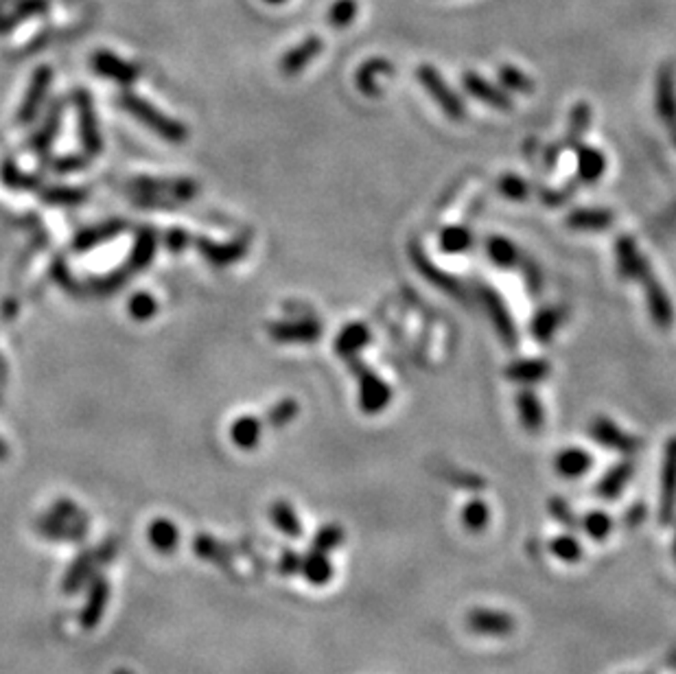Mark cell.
<instances>
[{"label":"cell","mask_w":676,"mask_h":674,"mask_svg":"<svg viewBox=\"0 0 676 674\" xmlns=\"http://www.w3.org/2000/svg\"><path fill=\"white\" fill-rule=\"evenodd\" d=\"M348 366H351L353 374L359 381V407L364 414H381L390 405L392 401V390L375 370H370L359 357L346 359Z\"/></svg>","instance_id":"6da1fadb"},{"label":"cell","mask_w":676,"mask_h":674,"mask_svg":"<svg viewBox=\"0 0 676 674\" xmlns=\"http://www.w3.org/2000/svg\"><path fill=\"white\" fill-rule=\"evenodd\" d=\"M121 103H123V108L127 110V112H130L132 116H136L143 125H147L149 130L156 132L158 136L164 138V141L182 142L188 134L185 125L177 123V121L174 119H169V116H164L163 112H158L152 103H147L145 99L132 95V92H123V95H121Z\"/></svg>","instance_id":"7a4b0ae2"},{"label":"cell","mask_w":676,"mask_h":674,"mask_svg":"<svg viewBox=\"0 0 676 674\" xmlns=\"http://www.w3.org/2000/svg\"><path fill=\"white\" fill-rule=\"evenodd\" d=\"M676 515V436L666 443L661 464V486H659V521L670 526Z\"/></svg>","instance_id":"3957f363"},{"label":"cell","mask_w":676,"mask_h":674,"mask_svg":"<svg viewBox=\"0 0 676 674\" xmlns=\"http://www.w3.org/2000/svg\"><path fill=\"white\" fill-rule=\"evenodd\" d=\"M417 75H418V81L423 84V88L427 90V95L434 99V101L438 103V106H440V110L449 116V119H453V121L464 119L462 99H459L456 92H453L451 88L447 86V81L442 79V75L438 73L434 66H420Z\"/></svg>","instance_id":"277c9868"},{"label":"cell","mask_w":676,"mask_h":674,"mask_svg":"<svg viewBox=\"0 0 676 674\" xmlns=\"http://www.w3.org/2000/svg\"><path fill=\"white\" fill-rule=\"evenodd\" d=\"M467 627L470 633L480 635V637L503 639L514 633L517 622H514V617L506 611L478 606V609H470L467 613Z\"/></svg>","instance_id":"5b68a950"},{"label":"cell","mask_w":676,"mask_h":674,"mask_svg":"<svg viewBox=\"0 0 676 674\" xmlns=\"http://www.w3.org/2000/svg\"><path fill=\"white\" fill-rule=\"evenodd\" d=\"M589 434L597 445L618 453H624V456H635V453L641 449V440L637 438V436L624 432L618 423L607 416L593 418L589 425Z\"/></svg>","instance_id":"8992f818"},{"label":"cell","mask_w":676,"mask_h":674,"mask_svg":"<svg viewBox=\"0 0 676 674\" xmlns=\"http://www.w3.org/2000/svg\"><path fill=\"white\" fill-rule=\"evenodd\" d=\"M637 280H639L641 287H644V291H646L648 311H650L652 322H655L659 329L672 327L674 307H672V302H670L668 291L663 290V285L659 283L655 272L650 269V265H646L644 272L639 274V279H637Z\"/></svg>","instance_id":"52a82bcc"},{"label":"cell","mask_w":676,"mask_h":674,"mask_svg":"<svg viewBox=\"0 0 676 674\" xmlns=\"http://www.w3.org/2000/svg\"><path fill=\"white\" fill-rule=\"evenodd\" d=\"M478 294L481 305H484L486 313H489L492 327H495L497 335L502 337V342L506 346L517 344V327H514L512 316H510L506 302L502 300V296L489 285H478Z\"/></svg>","instance_id":"ba28073f"},{"label":"cell","mask_w":676,"mask_h":674,"mask_svg":"<svg viewBox=\"0 0 676 674\" xmlns=\"http://www.w3.org/2000/svg\"><path fill=\"white\" fill-rule=\"evenodd\" d=\"M271 340L285 342V344H309L318 342L322 335V324L318 320H287V322L269 324Z\"/></svg>","instance_id":"9c48e42d"},{"label":"cell","mask_w":676,"mask_h":674,"mask_svg":"<svg viewBox=\"0 0 676 674\" xmlns=\"http://www.w3.org/2000/svg\"><path fill=\"white\" fill-rule=\"evenodd\" d=\"M392 73H395V66H392V62H387V59L384 58H373L359 66L357 75H354V81H357L359 92H362L364 97L376 99V97H381V92H384V79L392 77Z\"/></svg>","instance_id":"30bf717a"},{"label":"cell","mask_w":676,"mask_h":674,"mask_svg":"<svg viewBox=\"0 0 676 674\" xmlns=\"http://www.w3.org/2000/svg\"><path fill=\"white\" fill-rule=\"evenodd\" d=\"M110 602V584L103 576H94L88 589V598L79 611V624L86 631H92L99 622L103 620V613Z\"/></svg>","instance_id":"8fae6325"},{"label":"cell","mask_w":676,"mask_h":674,"mask_svg":"<svg viewBox=\"0 0 676 674\" xmlns=\"http://www.w3.org/2000/svg\"><path fill=\"white\" fill-rule=\"evenodd\" d=\"M462 84L464 88H467V92L470 97H475L478 101L486 103V106L502 110V112L512 110V99L508 97V92L502 90V88H497L495 84H491V81H486L481 75L467 73L462 77Z\"/></svg>","instance_id":"7c38bea8"},{"label":"cell","mask_w":676,"mask_h":674,"mask_svg":"<svg viewBox=\"0 0 676 674\" xmlns=\"http://www.w3.org/2000/svg\"><path fill=\"white\" fill-rule=\"evenodd\" d=\"M409 257H412L414 268H417L431 285H436L438 290H442L445 294L462 296V285H459V280L453 279V276H449L447 272H442V269H438L436 265H431L429 258H427V254L420 250L418 243H412V246H409Z\"/></svg>","instance_id":"4fadbf2b"},{"label":"cell","mask_w":676,"mask_h":674,"mask_svg":"<svg viewBox=\"0 0 676 674\" xmlns=\"http://www.w3.org/2000/svg\"><path fill=\"white\" fill-rule=\"evenodd\" d=\"M615 257H618V272L622 279L637 280L639 274L644 272L648 265V258L639 252L637 241L630 235H622L615 243Z\"/></svg>","instance_id":"5bb4252c"},{"label":"cell","mask_w":676,"mask_h":674,"mask_svg":"<svg viewBox=\"0 0 676 674\" xmlns=\"http://www.w3.org/2000/svg\"><path fill=\"white\" fill-rule=\"evenodd\" d=\"M635 475V462L633 460H624L615 467L608 469L607 473L602 475L600 482L596 486V493L600 500L604 501H615L619 500V495L624 493V489L628 486L630 479Z\"/></svg>","instance_id":"9a60e30c"},{"label":"cell","mask_w":676,"mask_h":674,"mask_svg":"<svg viewBox=\"0 0 676 674\" xmlns=\"http://www.w3.org/2000/svg\"><path fill=\"white\" fill-rule=\"evenodd\" d=\"M320 51H322V40H320L318 36L304 37L298 47L290 48V51L282 55L280 70L285 75H298L302 68H307V66L318 58Z\"/></svg>","instance_id":"2e32d148"},{"label":"cell","mask_w":676,"mask_h":674,"mask_svg":"<svg viewBox=\"0 0 676 674\" xmlns=\"http://www.w3.org/2000/svg\"><path fill=\"white\" fill-rule=\"evenodd\" d=\"M593 467V456L585 451L583 447H567V449L558 451L556 460H554V469L565 479H578Z\"/></svg>","instance_id":"e0dca14e"},{"label":"cell","mask_w":676,"mask_h":674,"mask_svg":"<svg viewBox=\"0 0 676 674\" xmlns=\"http://www.w3.org/2000/svg\"><path fill=\"white\" fill-rule=\"evenodd\" d=\"M657 112L670 125H676V92H674V70L666 64L657 75Z\"/></svg>","instance_id":"ac0fdd59"},{"label":"cell","mask_w":676,"mask_h":674,"mask_svg":"<svg viewBox=\"0 0 676 674\" xmlns=\"http://www.w3.org/2000/svg\"><path fill=\"white\" fill-rule=\"evenodd\" d=\"M92 66H94V70H97L99 75L108 77V79L119 81V84H123V86L132 84V81H134L136 75H138L136 66H132L130 62H125V59L116 58L114 53H108V51L94 53Z\"/></svg>","instance_id":"d6986e66"},{"label":"cell","mask_w":676,"mask_h":674,"mask_svg":"<svg viewBox=\"0 0 676 674\" xmlns=\"http://www.w3.org/2000/svg\"><path fill=\"white\" fill-rule=\"evenodd\" d=\"M370 340H373V335H370L368 324L351 322L340 331V335H337L335 353L342 359L357 357L359 351H364V348L370 344Z\"/></svg>","instance_id":"ffe728a7"},{"label":"cell","mask_w":676,"mask_h":674,"mask_svg":"<svg viewBox=\"0 0 676 674\" xmlns=\"http://www.w3.org/2000/svg\"><path fill=\"white\" fill-rule=\"evenodd\" d=\"M147 541L153 550L160 554H174L180 545V530L171 519L158 517L149 523L147 528Z\"/></svg>","instance_id":"44dd1931"},{"label":"cell","mask_w":676,"mask_h":674,"mask_svg":"<svg viewBox=\"0 0 676 674\" xmlns=\"http://www.w3.org/2000/svg\"><path fill=\"white\" fill-rule=\"evenodd\" d=\"M301 572L309 584H313V587H324V584L331 583L335 569L326 552L312 550L307 556H302Z\"/></svg>","instance_id":"7402d4cb"},{"label":"cell","mask_w":676,"mask_h":674,"mask_svg":"<svg viewBox=\"0 0 676 674\" xmlns=\"http://www.w3.org/2000/svg\"><path fill=\"white\" fill-rule=\"evenodd\" d=\"M615 222L613 213L607 208H576L567 215V226L583 232H600L611 228Z\"/></svg>","instance_id":"603a6c76"},{"label":"cell","mask_w":676,"mask_h":674,"mask_svg":"<svg viewBox=\"0 0 676 674\" xmlns=\"http://www.w3.org/2000/svg\"><path fill=\"white\" fill-rule=\"evenodd\" d=\"M503 373L514 384H539L550 374V362H545V359H517V362L508 363Z\"/></svg>","instance_id":"cb8c5ba5"},{"label":"cell","mask_w":676,"mask_h":674,"mask_svg":"<svg viewBox=\"0 0 676 674\" xmlns=\"http://www.w3.org/2000/svg\"><path fill=\"white\" fill-rule=\"evenodd\" d=\"M77 110H79V130H81V138H84V147L88 149V153H99L101 152L103 142H101V134H99L97 121H94V112L90 106V99L84 92V95H77Z\"/></svg>","instance_id":"d4e9b609"},{"label":"cell","mask_w":676,"mask_h":674,"mask_svg":"<svg viewBox=\"0 0 676 674\" xmlns=\"http://www.w3.org/2000/svg\"><path fill=\"white\" fill-rule=\"evenodd\" d=\"M517 412H519V421L528 429L530 434H539L543 429V423H545V412H543V405L539 401V396L534 395L532 390H521L517 395Z\"/></svg>","instance_id":"484cf974"},{"label":"cell","mask_w":676,"mask_h":674,"mask_svg":"<svg viewBox=\"0 0 676 674\" xmlns=\"http://www.w3.org/2000/svg\"><path fill=\"white\" fill-rule=\"evenodd\" d=\"M269 519L274 523L279 532L285 534L290 539H301L302 537V521L298 517V512L293 511V506L285 500H276L269 506Z\"/></svg>","instance_id":"4316f807"},{"label":"cell","mask_w":676,"mask_h":674,"mask_svg":"<svg viewBox=\"0 0 676 674\" xmlns=\"http://www.w3.org/2000/svg\"><path fill=\"white\" fill-rule=\"evenodd\" d=\"M94 563H97L94 552H84V554L77 556L73 565L66 569L64 580H62V591H66V594H75V591H79L81 587H84L88 580L92 578Z\"/></svg>","instance_id":"83f0119b"},{"label":"cell","mask_w":676,"mask_h":674,"mask_svg":"<svg viewBox=\"0 0 676 674\" xmlns=\"http://www.w3.org/2000/svg\"><path fill=\"white\" fill-rule=\"evenodd\" d=\"M565 320V311L561 307H545L536 313L532 320V337H534L539 344H550L552 337L556 335V331L561 329Z\"/></svg>","instance_id":"f1b7e54d"},{"label":"cell","mask_w":676,"mask_h":674,"mask_svg":"<svg viewBox=\"0 0 676 674\" xmlns=\"http://www.w3.org/2000/svg\"><path fill=\"white\" fill-rule=\"evenodd\" d=\"M48 84H51V70H48V68H40L36 73V77H33V81H31V86H29V92H26L25 101H22V110H20V114H18L20 123H26V121H31L33 116H36V112H37V108H40L44 95H47Z\"/></svg>","instance_id":"f546056e"},{"label":"cell","mask_w":676,"mask_h":674,"mask_svg":"<svg viewBox=\"0 0 676 674\" xmlns=\"http://www.w3.org/2000/svg\"><path fill=\"white\" fill-rule=\"evenodd\" d=\"M197 246H199V252H202L210 263L217 265V268H226V265L239 261L243 254L248 252L246 241H235V243H226V246H215V243L199 239Z\"/></svg>","instance_id":"4dcf8cb0"},{"label":"cell","mask_w":676,"mask_h":674,"mask_svg":"<svg viewBox=\"0 0 676 674\" xmlns=\"http://www.w3.org/2000/svg\"><path fill=\"white\" fill-rule=\"evenodd\" d=\"M486 254L497 268L503 269H512L519 268V263H523V257H521L517 246L512 241H508L506 237H489L486 241Z\"/></svg>","instance_id":"1f68e13d"},{"label":"cell","mask_w":676,"mask_h":674,"mask_svg":"<svg viewBox=\"0 0 676 674\" xmlns=\"http://www.w3.org/2000/svg\"><path fill=\"white\" fill-rule=\"evenodd\" d=\"M260 434H263V423L257 416H241L232 423L230 438L235 447L250 451L260 443Z\"/></svg>","instance_id":"d6a6232c"},{"label":"cell","mask_w":676,"mask_h":674,"mask_svg":"<svg viewBox=\"0 0 676 674\" xmlns=\"http://www.w3.org/2000/svg\"><path fill=\"white\" fill-rule=\"evenodd\" d=\"M604 169H607V158L600 149L596 147H580L578 149V178L580 182L593 184L602 178Z\"/></svg>","instance_id":"836d02e7"},{"label":"cell","mask_w":676,"mask_h":674,"mask_svg":"<svg viewBox=\"0 0 676 674\" xmlns=\"http://www.w3.org/2000/svg\"><path fill=\"white\" fill-rule=\"evenodd\" d=\"M37 532L48 539H81L86 537V526L81 523H70L66 519L55 515H47L37 521Z\"/></svg>","instance_id":"e575fe53"},{"label":"cell","mask_w":676,"mask_h":674,"mask_svg":"<svg viewBox=\"0 0 676 674\" xmlns=\"http://www.w3.org/2000/svg\"><path fill=\"white\" fill-rule=\"evenodd\" d=\"M459 519H462V526L467 532L481 534L491 523V506L486 504L484 500H478V497H475V500H470L462 506Z\"/></svg>","instance_id":"d590c367"},{"label":"cell","mask_w":676,"mask_h":674,"mask_svg":"<svg viewBox=\"0 0 676 674\" xmlns=\"http://www.w3.org/2000/svg\"><path fill=\"white\" fill-rule=\"evenodd\" d=\"M438 243H440V250L447 254L469 252L473 246V232L467 226H447L438 237Z\"/></svg>","instance_id":"8d00e7d4"},{"label":"cell","mask_w":676,"mask_h":674,"mask_svg":"<svg viewBox=\"0 0 676 674\" xmlns=\"http://www.w3.org/2000/svg\"><path fill=\"white\" fill-rule=\"evenodd\" d=\"M580 530L593 541H604L611 537L613 519L611 515H607V512L602 511H591L580 519Z\"/></svg>","instance_id":"74e56055"},{"label":"cell","mask_w":676,"mask_h":674,"mask_svg":"<svg viewBox=\"0 0 676 674\" xmlns=\"http://www.w3.org/2000/svg\"><path fill=\"white\" fill-rule=\"evenodd\" d=\"M550 552L558 561L567 563V565L578 563L585 554L583 545H580V541L574 534H558V537H554L550 541Z\"/></svg>","instance_id":"f35d334b"},{"label":"cell","mask_w":676,"mask_h":674,"mask_svg":"<svg viewBox=\"0 0 676 674\" xmlns=\"http://www.w3.org/2000/svg\"><path fill=\"white\" fill-rule=\"evenodd\" d=\"M591 125V108L586 103H576L572 110V119H569V130L565 136V145L576 147L580 142V138L586 134Z\"/></svg>","instance_id":"ab89813d"},{"label":"cell","mask_w":676,"mask_h":674,"mask_svg":"<svg viewBox=\"0 0 676 674\" xmlns=\"http://www.w3.org/2000/svg\"><path fill=\"white\" fill-rule=\"evenodd\" d=\"M500 81L510 92H519V95H532L534 92V81L523 70H519L517 66H500Z\"/></svg>","instance_id":"60d3db41"},{"label":"cell","mask_w":676,"mask_h":674,"mask_svg":"<svg viewBox=\"0 0 676 674\" xmlns=\"http://www.w3.org/2000/svg\"><path fill=\"white\" fill-rule=\"evenodd\" d=\"M153 254H156V235L152 230H141L138 235L134 252H132L130 258V269H143L147 268V263L152 261Z\"/></svg>","instance_id":"b9f144b4"},{"label":"cell","mask_w":676,"mask_h":674,"mask_svg":"<svg viewBox=\"0 0 676 674\" xmlns=\"http://www.w3.org/2000/svg\"><path fill=\"white\" fill-rule=\"evenodd\" d=\"M359 5L357 0H335L331 5L329 14H326V20L333 29H346V26L353 25V20L357 18Z\"/></svg>","instance_id":"7bdbcfd3"},{"label":"cell","mask_w":676,"mask_h":674,"mask_svg":"<svg viewBox=\"0 0 676 674\" xmlns=\"http://www.w3.org/2000/svg\"><path fill=\"white\" fill-rule=\"evenodd\" d=\"M343 530L337 526V523H326V526H322L315 532L313 537V550H320V552H333L340 548V545L343 543Z\"/></svg>","instance_id":"ee69618b"},{"label":"cell","mask_w":676,"mask_h":674,"mask_svg":"<svg viewBox=\"0 0 676 674\" xmlns=\"http://www.w3.org/2000/svg\"><path fill=\"white\" fill-rule=\"evenodd\" d=\"M127 309H130L132 318L138 320V322H145V320H152L153 316H156L158 302H156V298H153L152 294H147V291H138V294L130 298V305H127Z\"/></svg>","instance_id":"f6af8a7d"},{"label":"cell","mask_w":676,"mask_h":674,"mask_svg":"<svg viewBox=\"0 0 676 674\" xmlns=\"http://www.w3.org/2000/svg\"><path fill=\"white\" fill-rule=\"evenodd\" d=\"M119 230H121V224H108V226H101V228L84 230L75 239V250L77 252L90 250V247L97 246V243H101L105 239H110V237H114Z\"/></svg>","instance_id":"bcb514c9"},{"label":"cell","mask_w":676,"mask_h":674,"mask_svg":"<svg viewBox=\"0 0 676 674\" xmlns=\"http://www.w3.org/2000/svg\"><path fill=\"white\" fill-rule=\"evenodd\" d=\"M298 412H301V405L296 399H282L268 410V423L271 427H285L298 416Z\"/></svg>","instance_id":"7dc6e473"},{"label":"cell","mask_w":676,"mask_h":674,"mask_svg":"<svg viewBox=\"0 0 676 674\" xmlns=\"http://www.w3.org/2000/svg\"><path fill=\"white\" fill-rule=\"evenodd\" d=\"M500 191H502L503 197H508V200H512V202H525L530 197L528 182H525L523 178H519V175H514V174L502 175Z\"/></svg>","instance_id":"c3c4849f"},{"label":"cell","mask_w":676,"mask_h":674,"mask_svg":"<svg viewBox=\"0 0 676 674\" xmlns=\"http://www.w3.org/2000/svg\"><path fill=\"white\" fill-rule=\"evenodd\" d=\"M547 508H550V515L556 519L561 526L569 530H580V519L576 517V512L572 511V506L567 504V500H563V497H552Z\"/></svg>","instance_id":"681fc988"},{"label":"cell","mask_w":676,"mask_h":674,"mask_svg":"<svg viewBox=\"0 0 676 674\" xmlns=\"http://www.w3.org/2000/svg\"><path fill=\"white\" fill-rule=\"evenodd\" d=\"M51 515L59 517V519H66V521H70V523H81V526H86V521H84V517H81L79 508H77L70 500H59L58 504L51 508Z\"/></svg>","instance_id":"f907efd6"},{"label":"cell","mask_w":676,"mask_h":674,"mask_svg":"<svg viewBox=\"0 0 676 674\" xmlns=\"http://www.w3.org/2000/svg\"><path fill=\"white\" fill-rule=\"evenodd\" d=\"M193 550H195L199 559H217L219 543L210 534H197L195 541H193Z\"/></svg>","instance_id":"816d5d0a"},{"label":"cell","mask_w":676,"mask_h":674,"mask_svg":"<svg viewBox=\"0 0 676 674\" xmlns=\"http://www.w3.org/2000/svg\"><path fill=\"white\" fill-rule=\"evenodd\" d=\"M302 567V556L298 554V552L293 550H285L280 554V561H279V572L282 574V576H293V574L301 572Z\"/></svg>","instance_id":"f5cc1de1"},{"label":"cell","mask_w":676,"mask_h":674,"mask_svg":"<svg viewBox=\"0 0 676 674\" xmlns=\"http://www.w3.org/2000/svg\"><path fill=\"white\" fill-rule=\"evenodd\" d=\"M574 193H576V182H569L567 186H563V189H558V191H543V202H545L547 206H563L565 202L572 200Z\"/></svg>","instance_id":"db71d44e"},{"label":"cell","mask_w":676,"mask_h":674,"mask_svg":"<svg viewBox=\"0 0 676 674\" xmlns=\"http://www.w3.org/2000/svg\"><path fill=\"white\" fill-rule=\"evenodd\" d=\"M521 269H523V274H525V283H528V290L532 291V294H541V287H543V283H541V272H539V268H536L534 263L523 261V263H521Z\"/></svg>","instance_id":"11a10c76"},{"label":"cell","mask_w":676,"mask_h":674,"mask_svg":"<svg viewBox=\"0 0 676 674\" xmlns=\"http://www.w3.org/2000/svg\"><path fill=\"white\" fill-rule=\"evenodd\" d=\"M646 515H648V508L644 504H635V506H630V511H626L624 521L628 523L630 528H637L641 521H644Z\"/></svg>","instance_id":"9f6ffc18"},{"label":"cell","mask_w":676,"mask_h":674,"mask_svg":"<svg viewBox=\"0 0 676 674\" xmlns=\"http://www.w3.org/2000/svg\"><path fill=\"white\" fill-rule=\"evenodd\" d=\"M47 200L51 202H66V204H75L81 200V193L77 191H66V189H55V191H48Z\"/></svg>","instance_id":"6f0895ef"},{"label":"cell","mask_w":676,"mask_h":674,"mask_svg":"<svg viewBox=\"0 0 676 674\" xmlns=\"http://www.w3.org/2000/svg\"><path fill=\"white\" fill-rule=\"evenodd\" d=\"M186 243H188V235H186V232H182V230H174V232H171V235L167 237V246H169V250H174V252L185 250Z\"/></svg>","instance_id":"680465c9"},{"label":"cell","mask_w":676,"mask_h":674,"mask_svg":"<svg viewBox=\"0 0 676 674\" xmlns=\"http://www.w3.org/2000/svg\"><path fill=\"white\" fill-rule=\"evenodd\" d=\"M84 164V160L81 158H69V160H59L58 163V169H75V167H81Z\"/></svg>","instance_id":"91938a15"},{"label":"cell","mask_w":676,"mask_h":674,"mask_svg":"<svg viewBox=\"0 0 676 674\" xmlns=\"http://www.w3.org/2000/svg\"><path fill=\"white\" fill-rule=\"evenodd\" d=\"M5 458H7V445L0 440V460H5Z\"/></svg>","instance_id":"94428289"},{"label":"cell","mask_w":676,"mask_h":674,"mask_svg":"<svg viewBox=\"0 0 676 674\" xmlns=\"http://www.w3.org/2000/svg\"><path fill=\"white\" fill-rule=\"evenodd\" d=\"M265 3H269V5H282V3H285V0H265Z\"/></svg>","instance_id":"6125c7cd"},{"label":"cell","mask_w":676,"mask_h":674,"mask_svg":"<svg viewBox=\"0 0 676 674\" xmlns=\"http://www.w3.org/2000/svg\"><path fill=\"white\" fill-rule=\"evenodd\" d=\"M672 550H674V561H676V534H674V545H672Z\"/></svg>","instance_id":"be15d7a7"},{"label":"cell","mask_w":676,"mask_h":674,"mask_svg":"<svg viewBox=\"0 0 676 674\" xmlns=\"http://www.w3.org/2000/svg\"><path fill=\"white\" fill-rule=\"evenodd\" d=\"M672 134H674V142H676V125L672 127Z\"/></svg>","instance_id":"e7e4bbea"},{"label":"cell","mask_w":676,"mask_h":674,"mask_svg":"<svg viewBox=\"0 0 676 674\" xmlns=\"http://www.w3.org/2000/svg\"><path fill=\"white\" fill-rule=\"evenodd\" d=\"M116 674H130V672H125V670H119V672H116Z\"/></svg>","instance_id":"03108f58"}]
</instances>
